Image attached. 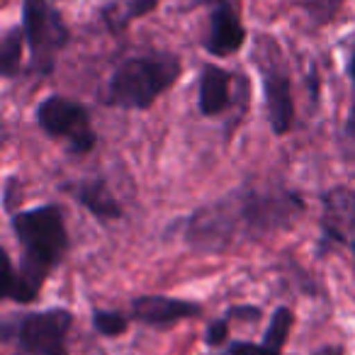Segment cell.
Returning a JSON list of instances; mask_svg holds the SVG:
<instances>
[{"mask_svg":"<svg viewBox=\"0 0 355 355\" xmlns=\"http://www.w3.org/2000/svg\"><path fill=\"white\" fill-rule=\"evenodd\" d=\"M10 227L22 246V263L15 266L3 248V300L32 304L40 297L46 277L61 266L69 251V229L59 205H42L15 212Z\"/></svg>","mask_w":355,"mask_h":355,"instance_id":"cell-1","label":"cell"},{"mask_svg":"<svg viewBox=\"0 0 355 355\" xmlns=\"http://www.w3.org/2000/svg\"><path fill=\"white\" fill-rule=\"evenodd\" d=\"M229 200L241 241H263L290 232L306 212L304 198L282 183H246L234 190Z\"/></svg>","mask_w":355,"mask_h":355,"instance_id":"cell-2","label":"cell"},{"mask_svg":"<svg viewBox=\"0 0 355 355\" xmlns=\"http://www.w3.org/2000/svg\"><path fill=\"white\" fill-rule=\"evenodd\" d=\"M183 73L180 56L171 51H148L129 56L112 71L105 103L119 110H148Z\"/></svg>","mask_w":355,"mask_h":355,"instance_id":"cell-3","label":"cell"},{"mask_svg":"<svg viewBox=\"0 0 355 355\" xmlns=\"http://www.w3.org/2000/svg\"><path fill=\"white\" fill-rule=\"evenodd\" d=\"M71 326L73 314L56 306L6 316L0 336L17 355H69Z\"/></svg>","mask_w":355,"mask_h":355,"instance_id":"cell-4","label":"cell"},{"mask_svg":"<svg viewBox=\"0 0 355 355\" xmlns=\"http://www.w3.org/2000/svg\"><path fill=\"white\" fill-rule=\"evenodd\" d=\"M22 27H25L30 66L35 76H51L56 69V54L69 44L71 32L51 0H22Z\"/></svg>","mask_w":355,"mask_h":355,"instance_id":"cell-5","label":"cell"},{"mask_svg":"<svg viewBox=\"0 0 355 355\" xmlns=\"http://www.w3.org/2000/svg\"><path fill=\"white\" fill-rule=\"evenodd\" d=\"M35 122L46 137L61 139L73 153H90L98 144V134L90 122V112L83 103L64 95H49L35 110Z\"/></svg>","mask_w":355,"mask_h":355,"instance_id":"cell-6","label":"cell"},{"mask_svg":"<svg viewBox=\"0 0 355 355\" xmlns=\"http://www.w3.org/2000/svg\"><path fill=\"white\" fill-rule=\"evenodd\" d=\"M183 239L193 251L207 253V256L227 253L236 243H241L229 195L195 209L183 224Z\"/></svg>","mask_w":355,"mask_h":355,"instance_id":"cell-7","label":"cell"},{"mask_svg":"<svg viewBox=\"0 0 355 355\" xmlns=\"http://www.w3.org/2000/svg\"><path fill=\"white\" fill-rule=\"evenodd\" d=\"M263 98L270 132L275 137H285L295 127V98H292V80L287 69L277 56L275 42H268V54L261 59Z\"/></svg>","mask_w":355,"mask_h":355,"instance_id":"cell-8","label":"cell"},{"mask_svg":"<svg viewBox=\"0 0 355 355\" xmlns=\"http://www.w3.org/2000/svg\"><path fill=\"white\" fill-rule=\"evenodd\" d=\"M355 234V188L336 185L321 195V236L316 256L324 258L331 248L350 246Z\"/></svg>","mask_w":355,"mask_h":355,"instance_id":"cell-9","label":"cell"},{"mask_svg":"<svg viewBox=\"0 0 355 355\" xmlns=\"http://www.w3.org/2000/svg\"><path fill=\"white\" fill-rule=\"evenodd\" d=\"M209 6V32L205 37V49L217 59L236 54L246 44V27L241 22L234 0H200Z\"/></svg>","mask_w":355,"mask_h":355,"instance_id":"cell-10","label":"cell"},{"mask_svg":"<svg viewBox=\"0 0 355 355\" xmlns=\"http://www.w3.org/2000/svg\"><path fill=\"white\" fill-rule=\"evenodd\" d=\"M202 314V306L198 302L180 300V297H166V295H141L132 300V319L139 324L166 329L178 321L193 319Z\"/></svg>","mask_w":355,"mask_h":355,"instance_id":"cell-11","label":"cell"},{"mask_svg":"<svg viewBox=\"0 0 355 355\" xmlns=\"http://www.w3.org/2000/svg\"><path fill=\"white\" fill-rule=\"evenodd\" d=\"M64 193H69L83 209H88L98 222H117L124 217V209L119 200L112 195L110 185L103 178H90V180H73V183L61 185Z\"/></svg>","mask_w":355,"mask_h":355,"instance_id":"cell-12","label":"cell"},{"mask_svg":"<svg viewBox=\"0 0 355 355\" xmlns=\"http://www.w3.org/2000/svg\"><path fill=\"white\" fill-rule=\"evenodd\" d=\"M234 73L222 66L205 64L198 80V107L202 117H217L232 107Z\"/></svg>","mask_w":355,"mask_h":355,"instance_id":"cell-13","label":"cell"},{"mask_svg":"<svg viewBox=\"0 0 355 355\" xmlns=\"http://www.w3.org/2000/svg\"><path fill=\"white\" fill-rule=\"evenodd\" d=\"M161 0H112L107 6H103L100 10V20L105 22L112 35L124 32L134 20L148 15L151 10H156Z\"/></svg>","mask_w":355,"mask_h":355,"instance_id":"cell-14","label":"cell"},{"mask_svg":"<svg viewBox=\"0 0 355 355\" xmlns=\"http://www.w3.org/2000/svg\"><path fill=\"white\" fill-rule=\"evenodd\" d=\"M27 37L25 27L15 25L0 40V73L3 78H17L22 73V54H25Z\"/></svg>","mask_w":355,"mask_h":355,"instance_id":"cell-15","label":"cell"},{"mask_svg":"<svg viewBox=\"0 0 355 355\" xmlns=\"http://www.w3.org/2000/svg\"><path fill=\"white\" fill-rule=\"evenodd\" d=\"M292 326H295V314H292V309L290 306H277V309L272 311L270 321H268L263 343H268L275 350H282L287 343V338H290Z\"/></svg>","mask_w":355,"mask_h":355,"instance_id":"cell-16","label":"cell"},{"mask_svg":"<svg viewBox=\"0 0 355 355\" xmlns=\"http://www.w3.org/2000/svg\"><path fill=\"white\" fill-rule=\"evenodd\" d=\"M93 329L105 338H117L127 334L129 316L117 309H93Z\"/></svg>","mask_w":355,"mask_h":355,"instance_id":"cell-17","label":"cell"},{"mask_svg":"<svg viewBox=\"0 0 355 355\" xmlns=\"http://www.w3.org/2000/svg\"><path fill=\"white\" fill-rule=\"evenodd\" d=\"M300 6L306 12V17L311 20V25L324 27L338 15L343 0H302Z\"/></svg>","mask_w":355,"mask_h":355,"instance_id":"cell-18","label":"cell"},{"mask_svg":"<svg viewBox=\"0 0 355 355\" xmlns=\"http://www.w3.org/2000/svg\"><path fill=\"white\" fill-rule=\"evenodd\" d=\"M214 355H282V350L270 348L268 343H253V340H229L224 348L214 350Z\"/></svg>","mask_w":355,"mask_h":355,"instance_id":"cell-19","label":"cell"},{"mask_svg":"<svg viewBox=\"0 0 355 355\" xmlns=\"http://www.w3.org/2000/svg\"><path fill=\"white\" fill-rule=\"evenodd\" d=\"M229 326H232V319H229L227 314H224L222 319H214L212 324L207 326V334H205V343H207V348L219 350L229 343Z\"/></svg>","mask_w":355,"mask_h":355,"instance_id":"cell-20","label":"cell"},{"mask_svg":"<svg viewBox=\"0 0 355 355\" xmlns=\"http://www.w3.org/2000/svg\"><path fill=\"white\" fill-rule=\"evenodd\" d=\"M227 316L229 319H243V321H253V324H256V321L263 316V311L258 309V306L241 304V306H232V309L227 311Z\"/></svg>","mask_w":355,"mask_h":355,"instance_id":"cell-21","label":"cell"},{"mask_svg":"<svg viewBox=\"0 0 355 355\" xmlns=\"http://www.w3.org/2000/svg\"><path fill=\"white\" fill-rule=\"evenodd\" d=\"M311 355H345V348L340 343H329V345H321V348L311 350Z\"/></svg>","mask_w":355,"mask_h":355,"instance_id":"cell-22","label":"cell"},{"mask_svg":"<svg viewBox=\"0 0 355 355\" xmlns=\"http://www.w3.org/2000/svg\"><path fill=\"white\" fill-rule=\"evenodd\" d=\"M348 76H350V80L355 83V44H353V49H350V56H348Z\"/></svg>","mask_w":355,"mask_h":355,"instance_id":"cell-23","label":"cell"},{"mask_svg":"<svg viewBox=\"0 0 355 355\" xmlns=\"http://www.w3.org/2000/svg\"><path fill=\"white\" fill-rule=\"evenodd\" d=\"M350 251H353V258H355V239L350 241Z\"/></svg>","mask_w":355,"mask_h":355,"instance_id":"cell-24","label":"cell"}]
</instances>
